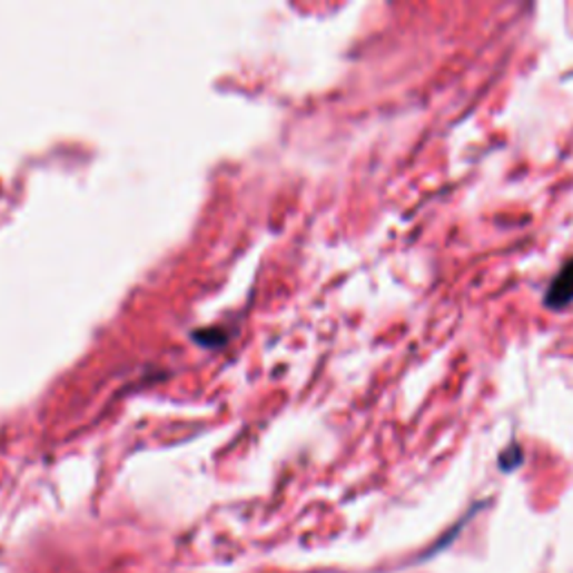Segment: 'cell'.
I'll return each mask as SVG.
<instances>
[{
	"mask_svg": "<svg viewBox=\"0 0 573 573\" xmlns=\"http://www.w3.org/2000/svg\"><path fill=\"white\" fill-rule=\"evenodd\" d=\"M522 460H524V455H522V448L520 446H508L502 455H500V460H497V464H500V468L502 471H506V473H511V471H515V468H520V464H522Z\"/></svg>",
	"mask_w": 573,
	"mask_h": 573,
	"instance_id": "obj_2",
	"label": "cell"
},
{
	"mask_svg": "<svg viewBox=\"0 0 573 573\" xmlns=\"http://www.w3.org/2000/svg\"><path fill=\"white\" fill-rule=\"evenodd\" d=\"M546 309L562 312L573 303V258L562 265V269L551 278L544 298H542Z\"/></svg>",
	"mask_w": 573,
	"mask_h": 573,
	"instance_id": "obj_1",
	"label": "cell"
}]
</instances>
